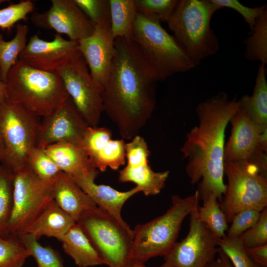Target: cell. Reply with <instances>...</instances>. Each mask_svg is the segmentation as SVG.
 Returning <instances> with one entry per match:
<instances>
[{
    "label": "cell",
    "mask_w": 267,
    "mask_h": 267,
    "mask_svg": "<svg viewBox=\"0 0 267 267\" xmlns=\"http://www.w3.org/2000/svg\"><path fill=\"white\" fill-rule=\"evenodd\" d=\"M115 52L102 89L104 112L122 139L139 135L156 106L158 79L133 39L114 40Z\"/></svg>",
    "instance_id": "obj_1"
},
{
    "label": "cell",
    "mask_w": 267,
    "mask_h": 267,
    "mask_svg": "<svg viewBox=\"0 0 267 267\" xmlns=\"http://www.w3.org/2000/svg\"><path fill=\"white\" fill-rule=\"evenodd\" d=\"M238 100H229L220 92L200 103L196 108L199 125L186 134L180 148L187 162L186 174L192 184L199 182L200 199L208 192L221 202L225 190L223 183L225 132L231 117L239 110Z\"/></svg>",
    "instance_id": "obj_2"
},
{
    "label": "cell",
    "mask_w": 267,
    "mask_h": 267,
    "mask_svg": "<svg viewBox=\"0 0 267 267\" xmlns=\"http://www.w3.org/2000/svg\"><path fill=\"white\" fill-rule=\"evenodd\" d=\"M5 83L7 100L42 118L69 97L57 72L39 70L19 59L9 70Z\"/></svg>",
    "instance_id": "obj_3"
},
{
    "label": "cell",
    "mask_w": 267,
    "mask_h": 267,
    "mask_svg": "<svg viewBox=\"0 0 267 267\" xmlns=\"http://www.w3.org/2000/svg\"><path fill=\"white\" fill-rule=\"evenodd\" d=\"M132 39L159 81L196 66L154 15L137 12L133 26Z\"/></svg>",
    "instance_id": "obj_4"
},
{
    "label": "cell",
    "mask_w": 267,
    "mask_h": 267,
    "mask_svg": "<svg viewBox=\"0 0 267 267\" xmlns=\"http://www.w3.org/2000/svg\"><path fill=\"white\" fill-rule=\"evenodd\" d=\"M218 10L210 0H180L167 22L173 36L196 66L219 49L218 38L210 26Z\"/></svg>",
    "instance_id": "obj_5"
},
{
    "label": "cell",
    "mask_w": 267,
    "mask_h": 267,
    "mask_svg": "<svg viewBox=\"0 0 267 267\" xmlns=\"http://www.w3.org/2000/svg\"><path fill=\"white\" fill-rule=\"evenodd\" d=\"M200 200L196 190L185 197L174 195L170 207L164 214L137 224L133 230L130 258L145 263L151 258L164 256L177 242L184 219L198 208Z\"/></svg>",
    "instance_id": "obj_6"
},
{
    "label": "cell",
    "mask_w": 267,
    "mask_h": 267,
    "mask_svg": "<svg viewBox=\"0 0 267 267\" xmlns=\"http://www.w3.org/2000/svg\"><path fill=\"white\" fill-rule=\"evenodd\" d=\"M41 118L7 99L0 104V134L4 149L1 164L12 173L27 166L37 147Z\"/></svg>",
    "instance_id": "obj_7"
},
{
    "label": "cell",
    "mask_w": 267,
    "mask_h": 267,
    "mask_svg": "<svg viewBox=\"0 0 267 267\" xmlns=\"http://www.w3.org/2000/svg\"><path fill=\"white\" fill-rule=\"evenodd\" d=\"M227 178L220 205L227 222L246 209L260 211L267 207V172L248 162H224Z\"/></svg>",
    "instance_id": "obj_8"
},
{
    "label": "cell",
    "mask_w": 267,
    "mask_h": 267,
    "mask_svg": "<svg viewBox=\"0 0 267 267\" xmlns=\"http://www.w3.org/2000/svg\"><path fill=\"white\" fill-rule=\"evenodd\" d=\"M78 223L109 267H121L130 259L133 231L97 207L84 213Z\"/></svg>",
    "instance_id": "obj_9"
},
{
    "label": "cell",
    "mask_w": 267,
    "mask_h": 267,
    "mask_svg": "<svg viewBox=\"0 0 267 267\" xmlns=\"http://www.w3.org/2000/svg\"><path fill=\"white\" fill-rule=\"evenodd\" d=\"M12 208L8 225L10 235L18 237L53 200L54 180L39 178L27 166L13 173Z\"/></svg>",
    "instance_id": "obj_10"
},
{
    "label": "cell",
    "mask_w": 267,
    "mask_h": 267,
    "mask_svg": "<svg viewBox=\"0 0 267 267\" xmlns=\"http://www.w3.org/2000/svg\"><path fill=\"white\" fill-rule=\"evenodd\" d=\"M69 97L89 127H97L104 112L102 88L92 78L81 56L56 71Z\"/></svg>",
    "instance_id": "obj_11"
},
{
    "label": "cell",
    "mask_w": 267,
    "mask_h": 267,
    "mask_svg": "<svg viewBox=\"0 0 267 267\" xmlns=\"http://www.w3.org/2000/svg\"><path fill=\"white\" fill-rule=\"evenodd\" d=\"M197 209L189 215L187 235L164 256V262L160 267H206L217 255V238L199 220Z\"/></svg>",
    "instance_id": "obj_12"
},
{
    "label": "cell",
    "mask_w": 267,
    "mask_h": 267,
    "mask_svg": "<svg viewBox=\"0 0 267 267\" xmlns=\"http://www.w3.org/2000/svg\"><path fill=\"white\" fill-rule=\"evenodd\" d=\"M229 123L231 134L225 143L223 162H248L267 172V133H261L240 109Z\"/></svg>",
    "instance_id": "obj_13"
},
{
    "label": "cell",
    "mask_w": 267,
    "mask_h": 267,
    "mask_svg": "<svg viewBox=\"0 0 267 267\" xmlns=\"http://www.w3.org/2000/svg\"><path fill=\"white\" fill-rule=\"evenodd\" d=\"M89 127L69 97L51 113L42 117L37 147L44 149L62 142L81 146Z\"/></svg>",
    "instance_id": "obj_14"
},
{
    "label": "cell",
    "mask_w": 267,
    "mask_h": 267,
    "mask_svg": "<svg viewBox=\"0 0 267 267\" xmlns=\"http://www.w3.org/2000/svg\"><path fill=\"white\" fill-rule=\"evenodd\" d=\"M126 143L127 164L119 171V180L132 182L146 196L159 194L164 187L170 172H156L149 165L150 151L145 139L139 135Z\"/></svg>",
    "instance_id": "obj_15"
},
{
    "label": "cell",
    "mask_w": 267,
    "mask_h": 267,
    "mask_svg": "<svg viewBox=\"0 0 267 267\" xmlns=\"http://www.w3.org/2000/svg\"><path fill=\"white\" fill-rule=\"evenodd\" d=\"M82 56L78 42L65 39L57 33L53 40L45 41L37 33L30 37L18 59L39 70L56 72Z\"/></svg>",
    "instance_id": "obj_16"
},
{
    "label": "cell",
    "mask_w": 267,
    "mask_h": 267,
    "mask_svg": "<svg viewBox=\"0 0 267 267\" xmlns=\"http://www.w3.org/2000/svg\"><path fill=\"white\" fill-rule=\"evenodd\" d=\"M51 2L48 10L31 15V21L36 27L53 30L76 42L92 34L93 26L73 0H51Z\"/></svg>",
    "instance_id": "obj_17"
},
{
    "label": "cell",
    "mask_w": 267,
    "mask_h": 267,
    "mask_svg": "<svg viewBox=\"0 0 267 267\" xmlns=\"http://www.w3.org/2000/svg\"><path fill=\"white\" fill-rule=\"evenodd\" d=\"M93 27L92 34L78 43L92 78L102 89L115 52L110 18Z\"/></svg>",
    "instance_id": "obj_18"
},
{
    "label": "cell",
    "mask_w": 267,
    "mask_h": 267,
    "mask_svg": "<svg viewBox=\"0 0 267 267\" xmlns=\"http://www.w3.org/2000/svg\"><path fill=\"white\" fill-rule=\"evenodd\" d=\"M81 146L94 167L101 172L108 168L118 170L126 163V142L123 139H112L108 128L89 127Z\"/></svg>",
    "instance_id": "obj_19"
},
{
    "label": "cell",
    "mask_w": 267,
    "mask_h": 267,
    "mask_svg": "<svg viewBox=\"0 0 267 267\" xmlns=\"http://www.w3.org/2000/svg\"><path fill=\"white\" fill-rule=\"evenodd\" d=\"M71 178L92 199L98 208L107 212L123 226L130 227L122 218L121 211L126 201L140 192L136 186L126 191H120L109 185L96 184L95 178Z\"/></svg>",
    "instance_id": "obj_20"
},
{
    "label": "cell",
    "mask_w": 267,
    "mask_h": 267,
    "mask_svg": "<svg viewBox=\"0 0 267 267\" xmlns=\"http://www.w3.org/2000/svg\"><path fill=\"white\" fill-rule=\"evenodd\" d=\"M60 171L71 178H96L99 171L81 145L68 142L50 145L44 149Z\"/></svg>",
    "instance_id": "obj_21"
},
{
    "label": "cell",
    "mask_w": 267,
    "mask_h": 267,
    "mask_svg": "<svg viewBox=\"0 0 267 267\" xmlns=\"http://www.w3.org/2000/svg\"><path fill=\"white\" fill-rule=\"evenodd\" d=\"M53 196L57 205L76 222L84 213L97 207L83 189L63 172L54 180Z\"/></svg>",
    "instance_id": "obj_22"
},
{
    "label": "cell",
    "mask_w": 267,
    "mask_h": 267,
    "mask_svg": "<svg viewBox=\"0 0 267 267\" xmlns=\"http://www.w3.org/2000/svg\"><path fill=\"white\" fill-rule=\"evenodd\" d=\"M76 223L53 200L24 233L30 234L38 240L42 236H46L55 238L60 241Z\"/></svg>",
    "instance_id": "obj_23"
},
{
    "label": "cell",
    "mask_w": 267,
    "mask_h": 267,
    "mask_svg": "<svg viewBox=\"0 0 267 267\" xmlns=\"http://www.w3.org/2000/svg\"><path fill=\"white\" fill-rule=\"evenodd\" d=\"M265 66H259L254 90L238 100L239 109L262 133H267V81Z\"/></svg>",
    "instance_id": "obj_24"
},
{
    "label": "cell",
    "mask_w": 267,
    "mask_h": 267,
    "mask_svg": "<svg viewBox=\"0 0 267 267\" xmlns=\"http://www.w3.org/2000/svg\"><path fill=\"white\" fill-rule=\"evenodd\" d=\"M64 251L79 267H92L104 263L80 226L74 224L60 241Z\"/></svg>",
    "instance_id": "obj_25"
},
{
    "label": "cell",
    "mask_w": 267,
    "mask_h": 267,
    "mask_svg": "<svg viewBox=\"0 0 267 267\" xmlns=\"http://www.w3.org/2000/svg\"><path fill=\"white\" fill-rule=\"evenodd\" d=\"M111 31L113 39H132L137 11L135 0H109Z\"/></svg>",
    "instance_id": "obj_26"
},
{
    "label": "cell",
    "mask_w": 267,
    "mask_h": 267,
    "mask_svg": "<svg viewBox=\"0 0 267 267\" xmlns=\"http://www.w3.org/2000/svg\"><path fill=\"white\" fill-rule=\"evenodd\" d=\"M201 200L203 204L197 209L198 219L208 227L217 239L224 237L228 227V222L217 196L210 192L204 194Z\"/></svg>",
    "instance_id": "obj_27"
},
{
    "label": "cell",
    "mask_w": 267,
    "mask_h": 267,
    "mask_svg": "<svg viewBox=\"0 0 267 267\" xmlns=\"http://www.w3.org/2000/svg\"><path fill=\"white\" fill-rule=\"evenodd\" d=\"M28 32L27 25L19 23L16 26L15 35L11 40L5 41L0 34V76L5 82L9 70L26 47Z\"/></svg>",
    "instance_id": "obj_28"
},
{
    "label": "cell",
    "mask_w": 267,
    "mask_h": 267,
    "mask_svg": "<svg viewBox=\"0 0 267 267\" xmlns=\"http://www.w3.org/2000/svg\"><path fill=\"white\" fill-rule=\"evenodd\" d=\"M244 43L245 58L265 66L267 63V9L258 17L251 35Z\"/></svg>",
    "instance_id": "obj_29"
},
{
    "label": "cell",
    "mask_w": 267,
    "mask_h": 267,
    "mask_svg": "<svg viewBox=\"0 0 267 267\" xmlns=\"http://www.w3.org/2000/svg\"><path fill=\"white\" fill-rule=\"evenodd\" d=\"M13 173L0 165V237L10 236L8 225L12 208Z\"/></svg>",
    "instance_id": "obj_30"
},
{
    "label": "cell",
    "mask_w": 267,
    "mask_h": 267,
    "mask_svg": "<svg viewBox=\"0 0 267 267\" xmlns=\"http://www.w3.org/2000/svg\"><path fill=\"white\" fill-rule=\"evenodd\" d=\"M35 260L37 267H64L59 253L50 246L42 245L33 235L24 233L18 236Z\"/></svg>",
    "instance_id": "obj_31"
},
{
    "label": "cell",
    "mask_w": 267,
    "mask_h": 267,
    "mask_svg": "<svg viewBox=\"0 0 267 267\" xmlns=\"http://www.w3.org/2000/svg\"><path fill=\"white\" fill-rule=\"evenodd\" d=\"M31 256L18 237H0V267H22Z\"/></svg>",
    "instance_id": "obj_32"
},
{
    "label": "cell",
    "mask_w": 267,
    "mask_h": 267,
    "mask_svg": "<svg viewBox=\"0 0 267 267\" xmlns=\"http://www.w3.org/2000/svg\"><path fill=\"white\" fill-rule=\"evenodd\" d=\"M28 167L41 179L54 180L62 172L44 149L36 147L31 153Z\"/></svg>",
    "instance_id": "obj_33"
},
{
    "label": "cell",
    "mask_w": 267,
    "mask_h": 267,
    "mask_svg": "<svg viewBox=\"0 0 267 267\" xmlns=\"http://www.w3.org/2000/svg\"><path fill=\"white\" fill-rule=\"evenodd\" d=\"M218 247L227 256L233 267H258L247 253L239 237L217 239Z\"/></svg>",
    "instance_id": "obj_34"
},
{
    "label": "cell",
    "mask_w": 267,
    "mask_h": 267,
    "mask_svg": "<svg viewBox=\"0 0 267 267\" xmlns=\"http://www.w3.org/2000/svg\"><path fill=\"white\" fill-rule=\"evenodd\" d=\"M35 9L34 3L30 0H21L0 9V28L11 30L14 24L20 20H26L27 15Z\"/></svg>",
    "instance_id": "obj_35"
},
{
    "label": "cell",
    "mask_w": 267,
    "mask_h": 267,
    "mask_svg": "<svg viewBox=\"0 0 267 267\" xmlns=\"http://www.w3.org/2000/svg\"><path fill=\"white\" fill-rule=\"evenodd\" d=\"M178 0H135L137 12L154 15L161 22H167Z\"/></svg>",
    "instance_id": "obj_36"
},
{
    "label": "cell",
    "mask_w": 267,
    "mask_h": 267,
    "mask_svg": "<svg viewBox=\"0 0 267 267\" xmlns=\"http://www.w3.org/2000/svg\"><path fill=\"white\" fill-rule=\"evenodd\" d=\"M93 26L110 18L109 0H73Z\"/></svg>",
    "instance_id": "obj_37"
},
{
    "label": "cell",
    "mask_w": 267,
    "mask_h": 267,
    "mask_svg": "<svg viewBox=\"0 0 267 267\" xmlns=\"http://www.w3.org/2000/svg\"><path fill=\"white\" fill-rule=\"evenodd\" d=\"M244 246L252 248L267 244V208L263 209L258 222L240 236Z\"/></svg>",
    "instance_id": "obj_38"
},
{
    "label": "cell",
    "mask_w": 267,
    "mask_h": 267,
    "mask_svg": "<svg viewBox=\"0 0 267 267\" xmlns=\"http://www.w3.org/2000/svg\"><path fill=\"white\" fill-rule=\"evenodd\" d=\"M261 213V211L254 209H246L237 213L232 219L230 226L228 227L226 236L239 237L258 222Z\"/></svg>",
    "instance_id": "obj_39"
},
{
    "label": "cell",
    "mask_w": 267,
    "mask_h": 267,
    "mask_svg": "<svg viewBox=\"0 0 267 267\" xmlns=\"http://www.w3.org/2000/svg\"><path fill=\"white\" fill-rule=\"evenodd\" d=\"M210 1L219 9L227 7L240 13L248 24L251 33L254 29L258 17L267 9L266 4L252 8L245 6L236 0H210Z\"/></svg>",
    "instance_id": "obj_40"
},
{
    "label": "cell",
    "mask_w": 267,
    "mask_h": 267,
    "mask_svg": "<svg viewBox=\"0 0 267 267\" xmlns=\"http://www.w3.org/2000/svg\"><path fill=\"white\" fill-rule=\"evenodd\" d=\"M246 249L250 258L258 267H267V244Z\"/></svg>",
    "instance_id": "obj_41"
},
{
    "label": "cell",
    "mask_w": 267,
    "mask_h": 267,
    "mask_svg": "<svg viewBox=\"0 0 267 267\" xmlns=\"http://www.w3.org/2000/svg\"><path fill=\"white\" fill-rule=\"evenodd\" d=\"M218 257L210 261L206 267H233L225 253L219 248Z\"/></svg>",
    "instance_id": "obj_42"
},
{
    "label": "cell",
    "mask_w": 267,
    "mask_h": 267,
    "mask_svg": "<svg viewBox=\"0 0 267 267\" xmlns=\"http://www.w3.org/2000/svg\"><path fill=\"white\" fill-rule=\"evenodd\" d=\"M7 99V87L0 76V104Z\"/></svg>",
    "instance_id": "obj_43"
},
{
    "label": "cell",
    "mask_w": 267,
    "mask_h": 267,
    "mask_svg": "<svg viewBox=\"0 0 267 267\" xmlns=\"http://www.w3.org/2000/svg\"><path fill=\"white\" fill-rule=\"evenodd\" d=\"M121 267H146L144 263L133 259H130Z\"/></svg>",
    "instance_id": "obj_44"
},
{
    "label": "cell",
    "mask_w": 267,
    "mask_h": 267,
    "mask_svg": "<svg viewBox=\"0 0 267 267\" xmlns=\"http://www.w3.org/2000/svg\"><path fill=\"white\" fill-rule=\"evenodd\" d=\"M3 153H4L3 145L1 137L0 134V165L1 164L2 160H3Z\"/></svg>",
    "instance_id": "obj_45"
},
{
    "label": "cell",
    "mask_w": 267,
    "mask_h": 267,
    "mask_svg": "<svg viewBox=\"0 0 267 267\" xmlns=\"http://www.w3.org/2000/svg\"><path fill=\"white\" fill-rule=\"evenodd\" d=\"M6 1H9L8 0H0V3L6 2Z\"/></svg>",
    "instance_id": "obj_46"
},
{
    "label": "cell",
    "mask_w": 267,
    "mask_h": 267,
    "mask_svg": "<svg viewBox=\"0 0 267 267\" xmlns=\"http://www.w3.org/2000/svg\"></svg>",
    "instance_id": "obj_47"
}]
</instances>
